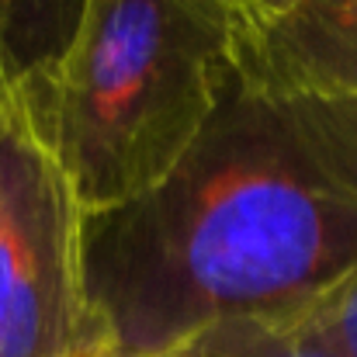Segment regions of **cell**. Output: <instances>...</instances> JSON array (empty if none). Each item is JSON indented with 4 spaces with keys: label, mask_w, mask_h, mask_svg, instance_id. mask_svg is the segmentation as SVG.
Wrapping results in <instances>:
<instances>
[{
    "label": "cell",
    "mask_w": 357,
    "mask_h": 357,
    "mask_svg": "<svg viewBox=\"0 0 357 357\" xmlns=\"http://www.w3.org/2000/svg\"><path fill=\"white\" fill-rule=\"evenodd\" d=\"M357 274V98L281 91L236 59L149 191L84 212L91 347L160 357L243 316H298Z\"/></svg>",
    "instance_id": "cell-1"
},
{
    "label": "cell",
    "mask_w": 357,
    "mask_h": 357,
    "mask_svg": "<svg viewBox=\"0 0 357 357\" xmlns=\"http://www.w3.org/2000/svg\"><path fill=\"white\" fill-rule=\"evenodd\" d=\"M246 17L229 0H87L63 59L17 94L84 212L160 184L219 108Z\"/></svg>",
    "instance_id": "cell-2"
},
{
    "label": "cell",
    "mask_w": 357,
    "mask_h": 357,
    "mask_svg": "<svg viewBox=\"0 0 357 357\" xmlns=\"http://www.w3.org/2000/svg\"><path fill=\"white\" fill-rule=\"evenodd\" d=\"M87 351L84 205L7 91L0 94V357Z\"/></svg>",
    "instance_id": "cell-3"
},
{
    "label": "cell",
    "mask_w": 357,
    "mask_h": 357,
    "mask_svg": "<svg viewBox=\"0 0 357 357\" xmlns=\"http://www.w3.org/2000/svg\"><path fill=\"white\" fill-rule=\"evenodd\" d=\"M239 66L281 91L357 98V0H298L246 24Z\"/></svg>",
    "instance_id": "cell-4"
},
{
    "label": "cell",
    "mask_w": 357,
    "mask_h": 357,
    "mask_svg": "<svg viewBox=\"0 0 357 357\" xmlns=\"http://www.w3.org/2000/svg\"><path fill=\"white\" fill-rule=\"evenodd\" d=\"M87 0H0V94L35 87L70 49Z\"/></svg>",
    "instance_id": "cell-5"
},
{
    "label": "cell",
    "mask_w": 357,
    "mask_h": 357,
    "mask_svg": "<svg viewBox=\"0 0 357 357\" xmlns=\"http://www.w3.org/2000/svg\"><path fill=\"white\" fill-rule=\"evenodd\" d=\"M160 357H337L312 323L298 316H243L212 323Z\"/></svg>",
    "instance_id": "cell-6"
},
{
    "label": "cell",
    "mask_w": 357,
    "mask_h": 357,
    "mask_svg": "<svg viewBox=\"0 0 357 357\" xmlns=\"http://www.w3.org/2000/svg\"><path fill=\"white\" fill-rule=\"evenodd\" d=\"M312 323L337 357H357V274L326 291L312 309Z\"/></svg>",
    "instance_id": "cell-7"
},
{
    "label": "cell",
    "mask_w": 357,
    "mask_h": 357,
    "mask_svg": "<svg viewBox=\"0 0 357 357\" xmlns=\"http://www.w3.org/2000/svg\"><path fill=\"white\" fill-rule=\"evenodd\" d=\"M229 3L236 7L250 24H264V21L284 14V10H288L291 3H298V0H229Z\"/></svg>",
    "instance_id": "cell-8"
},
{
    "label": "cell",
    "mask_w": 357,
    "mask_h": 357,
    "mask_svg": "<svg viewBox=\"0 0 357 357\" xmlns=\"http://www.w3.org/2000/svg\"><path fill=\"white\" fill-rule=\"evenodd\" d=\"M80 357H121V354H112V351H105V347H91L87 354H80Z\"/></svg>",
    "instance_id": "cell-9"
}]
</instances>
